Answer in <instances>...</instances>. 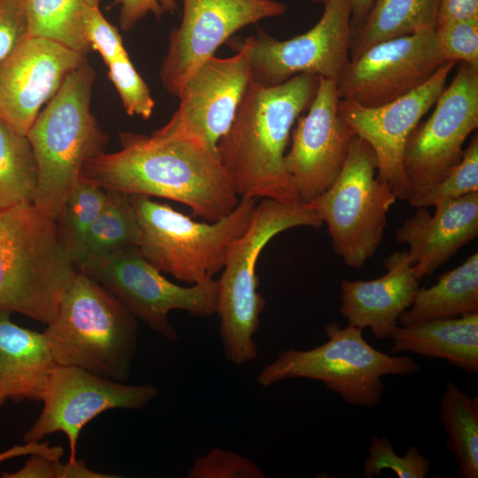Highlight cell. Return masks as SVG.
Here are the masks:
<instances>
[{"label": "cell", "mask_w": 478, "mask_h": 478, "mask_svg": "<svg viewBox=\"0 0 478 478\" xmlns=\"http://www.w3.org/2000/svg\"><path fill=\"white\" fill-rule=\"evenodd\" d=\"M120 150L89 159L81 176L104 190L181 203L210 222L227 216L239 197L217 151L163 127L150 135L120 133Z\"/></svg>", "instance_id": "6da1fadb"}, {"label": "cell", "mask_w": 478, "mask_h": 478, "mask_svg": "<svg viewBox=\"0 0 478 478\" xmlns=\"http://www.w3.org/2000/svg\"><path fill=\"white\" fill-rule=\"evenodd\" d=\"M320 78L298 74L263 86L250 81L216 151L239 198L302 203L284 168L293 125L311 104Z\"/></svg>", "instance_id": "7a4b0ae2"}, {"label": "cell", "mask_w": 478, "mask_h": 478, "mask_svg": "<svg viewBox=\"0 0 478 478\" xmlns=\"http://www.w3.org/2000/svg\"><path fill=\"white\" fill-rule=\"evenodd\" d=\"M96 76L88 60L73 70L27 134L37 168L33 204L54 220L84 165L104 152L109 141L91 112Z\"/></svg>", "instance_id": "3957f363"}, {"label": "cell", "mask_w": 478, "mask_h": 478, "mask_svg": "<svg viewBox=\"0 0 478 478\" xmlns=\"http://www.w3.org/2000/svg\"><path fill=\"white\" fill-rule=\"evenodd\" d=\"M78 272L56 220L33 203L0 210V310L48 325Z\"/></svg>", "instance_id": "277c9868"}, {"label": "cell", "mask_w": 478, "mask_h": 478, "mask_svg": "<svg viewBox=\"0 0 478 478\" xmlns=\"http://www.w3.org/2000/svg\"><path fill=\"white\" fill-rule=\"evenodd\" d=\"M137 320L104 287L79 271L44 333L56 365L125 382L136 350Z\"/></svg>", "instance_id": "5b68a950"}, {"label": "cell", "mask_w": 478, "mask_h": 478, "mask_svg": "<svg viewBox=\"0 0 478 478\" xmlns=\"http://www.w3.org/2000/svg\"><path fill=\"white\" fill-rule=\"evenodd\" d=\"M322 220L307 204L262 198L245 231L227 247L223 273L217 281L216 312L226 359L242 366L258 356L254 335L266 301L257 289L256 265L276 235L296 227L319 228Z\"/></svg>", "instance_id": "8992f818"}, {"label": "cell", "mask_w": 478, "mask_h": 478, "mask_svg": "<svg viewBox=\"0 0 478 478\" xmlns=\"http://www.w3.org/2000/svg\"><path fill=\"white\" fill-rule=\"evenodd\" d=\"M363 329L335 322L324 326L328 341L307 351L289 348L258 375L262 387L281 381L306 378L323 382L347 404L372 407L382 399L385 375H411L420 369L407 356H393L375 350L363 337Z\"/></svg>", "instance_id": "52a82bcc"}, {"label": "cell", "mask_w": 478, "mask_h": 478, "mask_svg": "<svg viewBox=\"0 0 478 478\" xmlns=\"http://www.w3.org/2000/svg\"><path fill=\"white\" fill-rule=\"evenodd\" d=\"M129 197L143 257L160 272L190 284L212 280L223 269L227 247L245 231L257 204V198H240L227 216L205 223L150 197Z\"/></svg>", "instance_id": "ba28073f"}, {"label": "cell", "mask_w": 478, "mask_h": 478, "mask_svg": "<svg viewBox=\"0 0 478 478\" xmlns=\"http://www.w3.org/2000/svg\"><path fill=\"white\" fill-rule=\"evenodd\" d=\"M371 146L354 136L344 165L334 183L307 204L328 228L335 253L352 268H360L381 244L387 214L397 197L377 175Z\"/></svg>", "instance_id": "9c48e42d"}, {"label": "cell", "mask_w": 478, "mask_h": 478, "mask_svg": "<svg viewBox=\"0 0 478 478\" xmlns=\"http://www.w3.org/2000/svg\"><path fill=\"white\" fill-rule=\"evenodd\" d=\"M77 267L170 343L179 338L168 320L170 312L181 310L204 318L216 312L217 281L212 279L189 287L175 284L164 277L136 245L85 261Z\"/></svg>", "instance_id": "30bf717a"}, {"label": "cell", "mask_w": 478, "mask_h": 478, "mask_svg": "<svg viewBox=\"0 0 478 478\" xmlns=\"http://www.w3.org/2000/svg\"><path fill=\"white\" fill-rule=\"evenodd\" d=\"M478 127V67L459 63L429 118L419 123L405 145L406 202L437 183L461 158L463 144Z\"/></svg>", "instance_id": "8fae6325"}, {"label": "cell", "mask_w": 478, "mask_h": 478, "mask_svg": "<svg viewBox=\"0 0 478 478\" xmlns=\"http://www.w3.org/2000/svg\"><path fill=\"white\" fill-rule=\"evenodd\" d=\"M320 20L305 33L278 40L262 29L244 39L251 81L274 86L298 74L338 81L347 67L351 40L350 0H329Z\"/></svg>", "instance_id": "7c38bea8"}, {"label": "cell", "mask_w": 478, "mask_h": 478, "mask_svg": "<svg viewBox=\"0 0 478 478\" xmlns=\"http://www.w3.org/2000/svg\"><path fill=\"white\" fill-rule=\"evenodd\" d=\"M158 395L152 384H126L80 367L56 365L42 397V412L25 433L24 442L62 432L68 439V461H74L80 433L89 421L113 409H142Z\"/></svg>", "instance_id": "4fadbf2b"}, {"label": "cell", "mask_w": 478, "mask_h": 478, "mask_svg": "<svg viewBox=\"0 0 478 478\" xmlns=\"http://www.w3.org/2000/svg\"><path fill=\"white\" fill-rule=\"evenodd\" d=\"M446 62L435 29L383 41L350 60L337 81L338 96L380 106L418 89Z\"/></svg>", "instance_id": "5bb4252c"}, {"label": "cell", "mask_w": 478, "mask_h": 478, "mask_svg": "<svg viewBox=\"0 0 478 478\" xmlns=\"http://www.w3.org/2000/svg\"><path fill=\"white\" fill-rule=\"evenodd\" d=\"M286 10L274 0H183L181 21L169 36L159 70L163 87L177 96L191 73L232 35Z\"/></svg>", "instance_id": "9a60e30c"}, {"label": "cell", "mask_w": 478, "mask_h": 478, "mask_svg": "<svg viewBox=\"0 0 478 478\" xmlns=\"http://www.w3.org/2000/svg\"><path fill=\"white\" fill-rule=\"evenodd\" d=\"M456 65L453 61L444 63L423 85L380 106L339 100L340 117L356 136L371 146L376 158L377 177L386 181L399 199L406 200L408 193L404 167L408 138L436 102Z\"/></svg>", "instance_id": "2e32d148"}, {"label": "cell", "mask_w": 478, "mask_h": 478, "mask_svg": "<svg viewBox=\"0 0 478 478\" xmlns=\"http://www.w3.org/2000/svg\"><path fill=\"white\" fill-rule=\"evenodd\" d=\"M337 82L320 78L316 94L297 120L284 168L302 203L325 192L335 181L348 156L354 133L338 112Z\"/></svg>", "instance_id": "e0dca14e"}, {"label": "cell", "mask_w": 478, "mask_h": 478, "mask_svg": "<svg viewBox=\"0 0 478 478\" xmlns=\"http://www.w3.org/2000/svg\"><path fill=\"white\" fill-rule=\"evenodd\" d=\"M251 81L248 47L243 40L235 55L226 58L213 55L191 73L177 96L178 109L163 127L194 136L216 150Z\"/></svg>", "instance_id": "ac0fdd59"}, {"label": "cell", "mask_w": 478, "mask_h": 478, "mask_svg": "<svg viewBox=\"0 0 478 478\" xmlns=\"http://www.w3.org/2000/svg\"><path fill=\"white\" fill-rule=\"evenodd\" d=\"M85 61V55L58 42L27 36L0 62V119L27 135L42 107Z\"/></svg>", "instance_id": "d6986e66"}, {"label": "cell", "mask_w": 478, "mask_h": 478, "mask_svg": "<svg viewBox=\"0 0 478 478\" xmlns=\"http://www.w3.org/2000/svg\"><path fill=\"white\" fill-rule=\"evenodd\" d=\"M434 214L417 207L395 233L409 246L408 259L417 279L431 275L478 235V191L435 206Z\"/></svg>", "instance_id": "ffe728a7"}, {"label": "cell", "mask_w": 478, "mask_h": 478, "mask_svg": "<svg viewBox=\"0 0 478 478\" xmlns=\"http://www.w3.org/2000/svg\"><path fill=\"white\" fill-rule=\"evenodd\" d=\"M384 266L387 273L377 279L341 282V314L352 326L371 328L380 340L389 338L420 289L407 251L393 252Z\"/></svg>", "instance_id": "44dd1931"}, {"label": "cell", "mask_w": 478, "mask_h": 478, "mask_svg": "<svg viewBox=\"0 0 478 478\" xmlns=\"http://www.w3.org/2000/svg\"><path fill=\"white\" fill-rule=\"evenodd\" d=\"M0 310V384L7 399L42 400L56 366L47 336L12 321Z\"/></svg>", "instance_id": "7402d4cb"}, {"label": "cell", "mask_w": 478, "mask_h": 478, "mask_svg": "<svg viewBox=\"0 0 478 478\" xmlns=\"http://www.w3.org/2000/svg\"><path fill=\"white\" fill-rule=\"evenodd\" d=\"M389 338L390 354L411 351L446 359L468 373H478V312L397 326Z\"/></svg>", "instance_id": "603a6c76"}, {"label": "cell", "mask_w": 478, "mask_h": 478, "mask_svg": "<svg viewBox=\"0 0 478 478\" xmlns=\"http://www.w3.org/2000/svg\"><path fill=\"white\" fill-rule=\"evenodd\" d=\"M478 312V253L441 275L428 289H419L398 320L409 326L436 319H450Z\"/></svg>", "instance_id": "cb8c5ba5"}, {"label": "cell", "mask_w": 478, "mask_h": 478, "mask_svg": "<svg viewBox=\"0 0 478 478\" xmlns=\"http://www.w3.org/2000/svg\"><path fill=\"white\" fill-rule=\"evenodd\" d=\"M440 0H374L351 32V59L383 41L435 29Z\"/></svg>", "instance_id": "d4e9b609"}, {"label": "cell", "mask_w": 478, "mask_h": 478, "mask_svg": "<svg viewBox=\"0 0 478 478\" xmlns=\"http://www.w3.org/2000/svg\"><path fill=\"white\" fill-rule=\"evenodd\" d=\"M439 419L448 434L460 478L478 477V397L449 381L440 402Z\"/></svg>", "instance_id": "484cf974"}, {"label": "cell", "mask_w": 478, "mask_h": 478, "mask_svg": "<svg viewBox=\"0 0 478 478\" xmlns=\"http://www.w3.org/2000/svg\"><path fill=\"white\" fill-rule=\"evenodd\" d=\"M101 0H20L27 16L28 36L54 40L82 55L91 48L83 35L86 10Z\"/></svg>", "instance_id": "4316f807"}, {"label": "cell", "mask_w": 478, "mask_h": 478, "mask_svg": "<svg viewBox=\"0 0 478 478\" xmlns=\"http://www.w3.org/2000/svg\"><path fill=\"white\" fill-rule=\"evenodd\" d=\"M106 191V202L87 233L77 266L126 246H139L141 230L129 195Z\"/></svg>", "instance_id": "83f0119b"}, {"label": "cell", "mask_w": 478, "mask_h": 478, "mask_svg": "<svg viewBox=\"0 0 478 478\" xmlns=\"http://www.w3.org/2000/svg\"><path fill=\"white\" fill-rule=\"evenodd\" d=\"M36 186V163L27 135L0 119V210L33 203Z\"/></svg>", "instance_id": "f1b7e54d"}, {"label": "cell", "mask_w": 478, "mask_h": 478, "mask_svg": "<svg viewBox=\"0 0 478 478\" xmlns=\"http://www.w3.org/2000/svg\"><path fill=\"white\" fill-rule=\"evenodd\" d=\"M106 199V190L81 176L65 200L56 222L75 265L80 258L87 233L102 211Z\"/></svg>", "instance_id": "f546056e"}, {"label": "cell", "mask_w": 478, "mask_h": 478, "mask_svg": "<svg viewBox=\"0 0 478 478\" xmlns=\"http://www.w3.org/2000/svg\"><path fill=\"white\" fill-rule=\"evenodd\" d=\"M478 191V135L474 134L460 160L435 185L412 199L414 207L436 206Z\"/></svg>", "instance_id": "4dcf8cb0"}, {"label": "cell", "mask_w": 478, "mask_h": 478, "mask_svg": "<svg viewBox=\"0 0 478 478\" xmlns=\"http://www.w3.org/2000/svg\"><path fill=\"white\" fill-rule=\"evenodd\" d=\"M430 465V461L414 445L409 446L404 456H399L386 436H375L368 446L362 475L364 478L380 476L383 470L390 469L399 478H426Z\"/></svg>", "instance_id": "1f68e13d"}, {"label": "cell", "mask_w": 478, "mask_h": 478, "mask_svg": "<svg viewBox=\"0 0 478 478\" xmlns=\"http://www.w3.org/2000/svg\"><path fill=\"white\" fill-rule=\"evenodd\" d=\"M107 67L108 78L114 85L125 112L130 116L149 119L153 112L155 101L128 54L115 59Z\"/></svg>", "instance_id": "d6a6232c"}, {"label": "cell", "mask_w": 478, "mask_h": 478, "mask_svg": "<svg viewBox=\"0 0 478 478\" xmlns=\"http://www.w3.org/2000/svg\"><path fill=\"white\" fill-rule=\"evenodd\" d=\"M435 35L446 61L478 67V18L437 23Z\"/></svg>", "instance_id": "836d02e7"}, {"label": "cell", "mask_w": 478, "mask_h": 478, "mask_svg": "<svg viewBox=\"0 0 478 478\" xmlns=\"http://www.w3.org/2000/svg\"><path fill=\"white\" fill-rule=\"evenodd\" d=\"M262 470L250 459L229 450L213 448L197 458L188 478H264Z\"/></svg>", "instance_id": "e575fe53"}, {"label": "cell", "mask_w": 478, "mask_h": 478, "mask_svg": "<svg viewBox=\"0 0 478 478\" xmlns=\"http://www.w3.org/2000/svg\"><path fill=\"white\" fill-rule=\"evenodd\" d=\"M83 35L91 50L99 53L106 66L127 55L119 30L107 21L99 5L86 10L83 16Z\"/></svg>", "instance_id": "d590c367"}, {"label": "cell", "mask_w": 478, "mask_h": 478, "mask_svg": "<svg viewBox=\"0 0 478 478\" xmlns=\"http://www.w3.org/2000/svg\"><path fill=\"white\" fill-rule=\"evenodd\" d=\"M3 478H116L120 475L101 474L87 467L84 461L75 459L62 464L42 455H31L19 470L4 472Z\"/></svg>", "instance_id": "8d00e7d4"}, {"label": "cell", "mask_w": 478, "mask_h": 478, "mask_svg": "<svg viewBox=\"0 0 478 478\" xmlns=\"http://www.w3.org/2000/svg\"><path fill=\"white\" fill-rule=\"evenodd\" d=\"M27 36V20L20 0H0V62Z\"/></svg>", "instance_id": "74e56055"}, {"label": "cell", "mask_w": 478, "mask_h": 478, "mask_svg": "<svg viewBox=\"0 0 478 478\" xmlns=\"http://www.w3.org/2000/svg\"><path fill=\"white\" fill-rule=\"evenodd\" d=\"M113 5L120 6L119 24L124 31L132 29L149 13L160 18L178 10L177 0H114Z\"/></svg>", "instance_id": "f35d334b"}, {"label": "cell", "mask_w": 478, "mask_h": 478, "mask_svg": "<svg viewBox=\"0 0 478 478\" xmlns=\"http://www.w3.org/2000/svg\"><path fill=\"white\" fill-rule=\"evenodd\" d=\"M27 455H42L50 459L59 460L64 455V449L59 445L50 446L46 442H24V444L14 445L5 451H0V463Z\"/></svg>", "instance_id": "ab89813d"}, {"label": "cell", "mask_w": 478, "mask_h": 478, "mask_svg": "<svg viewBox=\"0 0 478 478\" xmlns=\"http://www.w3.org/2000/svg\"><path fill=\"white\" fill-rule=\"evenodd\" d=\"M478 18V0H440L436 24Z\"/></svg>", "instance_id": "60d3db41"}, {"label": "cell", "mask_w": 478, "mask_h": 478, "mask_svg": "<svg viewBox=\"0 0 478 478\" xmlns=\"http://www.w3.org/2000/svg\"><path fill=\"white\" fill-rule=\"evenodd\" d=\"M374 1V0H350L351 32L361 26Z\"/></svg>", "instance_id": "b9f144b4"}, {"label": "cell", "mask_w": 478, "mask_h": 478, "mask_svg": "<svg viewBox=\"0 0 478 478\" xmlns=\"http://www.w3.org/2000/svg\"><path fill=\"white\" fill-rule=\"evenodd\" d=\"M6 397H5V394L1 387V384H0V407L4 405V403L5 402L6 400Z\"/></svg>", "instance_id": "7bdbcfd3"}, {"label": "cell", "mask_w": 478, "mask_h": 478, "mask_svg": "<svg viewBox=\"0 0 478 478\" xmlns=\"http://www.w3.org/2000/svg\"><path fill=\"white\" fill-rule=\"evenodd\" d=\"M312 1L321 3L322 4H324L325 3H327L329 0H312Z\"/></svg>", "instance_id": "ee69618b"}]
</instances>
